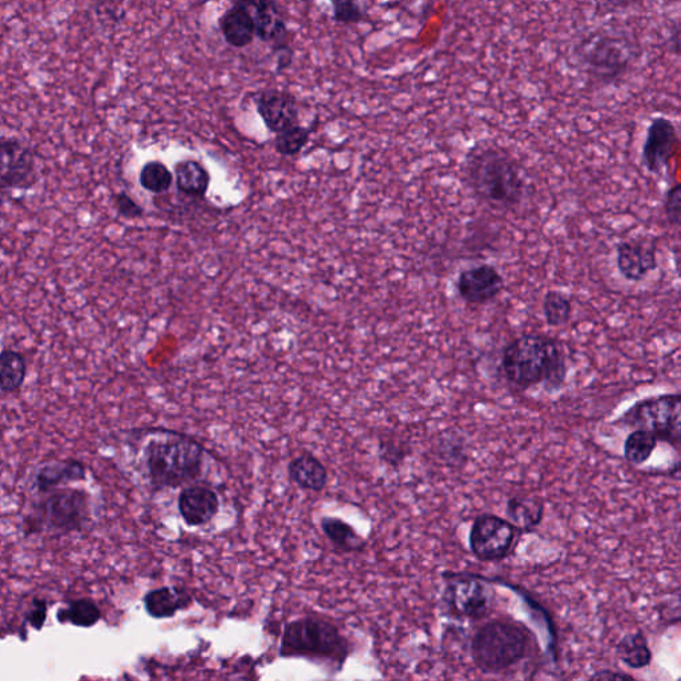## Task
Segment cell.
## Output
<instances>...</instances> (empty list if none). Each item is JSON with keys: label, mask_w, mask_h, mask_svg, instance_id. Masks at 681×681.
I'll list each match as a JSON object with an SVG mask.
<instances>
[{"label": "cell", "mask_w": 681, "mask_h": 681, "mask_svg": "<svg viewBox=\"0 0 681 681\" xmlns=\"http://www.w3.org/2000/svg\"><path fill=\"white\" fill-rule=\"evenodd\" d=\"M668 2H678V0H668Z\"/></svg>", "instance_id": "38"}, {"label": "cell", "mask_w": 681, "mask_h": 681, "mask_svg": "<svg viewBox=\"0 0 681 681\" xmlns=\"http://www.w3.org/2000/svg\"><path fill=\"white\" fill-rule=\"evenodd\" d=\"M490 588L477 576H454L445 590V602L458 618L478 619L490 611Z\"/></svg>", "instance_id": "12"}, {"label": "cell", "mask_w": 681, "mask_h": 681, "mask_svg": "<svg viewBox=\"0 0 681 681\" xmlns=\"http://www.w3.org/2000/svg\"><path fill=\"white\" fill-rule=\"evenodd\" d=\"M599 11L612 14V12H624L635 10L642 6L643 0H595Z\"/></svg>", "instance_id": "35"}, {"label": "cell", "mask_w": 681, "mask_h": 681, "mask_svg": "<svg viewBox=\"0 0 681 681\" xmlns=\"http://www.w3.org/2000/svg\"><path fill=\"white\" fill-rule=\"evenodd\" d=\"M679 147V134L672 120L658 116L647 128L642 148V164L648 173L662 176L670 169L672 157Z\"/></svg>", "instance_id": "11"}, {"label": "cell", "mask_w": 681, "mask_h": 681, "mask_svg": "<svg viewBox=\"0 0 681 681\" xmlns=\"http://www.w3.org/2000/svg\"><path fill=\"white\" fill-rule=\"evenodd\" d=\"M255 103L265 126L273 134H281L300 122L297 100L289 92L269 88L256 95Z\"/></svg>", "instance_id": "15"}, {"label": "cell", "mask_w": 681, "mask_h": 681, "mask_svg": "<svg viewBox=\"0 0 681 681\" xmlns=\"http://www.w3.org/2000/svg\"><path fill=\"white\" fill-rule=\"evenodd\" d=\"M176 187L184 195H207L211 176L204 165L196 160H181L175 165Z\"/></svg>", "instance_id": "22"}, {"label": "cell", "mask_w": 681, "mask_h": 681, "mask_svg": "<svg viewBox=\"0 0 681 681\" xmlns=\"http://www.w3.org/2000/svg\"><path fill=\"white\" fill-rule=\"evenodd\" d=\"M459 298L466 304L485 305L494 301L505 289V278L491 264L465 268L455 280Z\"/></svg>", "instance_id": "14"}, {"label": "cell", "mask_w": 681, "mask_h": 681, "mask_svg": "<svg viewBox=\"0 0 681 681\" xmlns=\"http://www.w3.org/2000/svg\"><path fill=\"white\" fill-rule=\"evenodd\" d=\"M144 610L153 619L173 618L179 611L189 608L192 595L183 587H160L144 595Z\"/></svg>", "instance_id": "19"}, {"label": "cell", "mask_w": 681, "mask_h": 681, "mask_svg": "<svg viewBox=\"0 0 681 681\" xmlns=\"http://www.w3.org/2000/svg\"><path fill=\"white\" fill-rule=\"evenodd\" d=\"M321 529L325 537L338 550L357 552L364 550L366 542L354 531L353 527L340 518L326 517L321 521Z\"/></svg>", "instance_id": "24"}, {"label": "cell", "mask_w": 681, "mask_h": 681, "mask_svg": "<svg viewBox=\"0 0 681 681\" xmlns=\"http://www.w3.org/2000/svg\"><path fill=\"white\" fill-rule=\"evenodd\" d=\"M289 478L302 490L320 491L328 485V470L320 459L310 454H302L292 459L288 466Z\"/></svg>", "instance_id": "21"}, {"label": "cell", "mask_w": 681, "mask_h": 681, "mask_svg": "<svg viewBox=\"0 0 681 681\" xmlns=\"http://www.w3.org/2000/svg\"><path fill=\"white\" fill-rule=\"evenodd\" d=\"M27 360L14 349L0 352V392L12 394L22 389L27 377Z\"/></svg>", "instance_id": "23"}, {"label": "cell", "mask_w": 681, "mask_h": 681, "mask_svg": "<svg viewBox=\"0 0 681 681\" xmlns=\"http://www.w3.org/2000/svg\"><path fill=\"white\" fill-rule=\"evenodd\" d=\"M114 204L116 211L124 219L135 220L140 219L144 215V209L137 204L134 199L126 192L116 193L114 196Z\"/></svg>", "instance_id": "34"}, {"label": "cell", "mask_w": 681, "mask_h": 681, "mask_svg": "<svg viewBox=\"0 0 681 681\" xmlns=\"http://www.w3.org/2000/svg\"><path fill=\"white\" fill-rule=\"evenodd\" d=\"M574 55L588 78L600 86H614L634 70L642 48L630 32L603 28L580 39Z\"/></svg>", "instance_id": "3"}, {"label": "cell", "mask_w": 681, "mask_h": 681, "mask_svg": "<svg viewBox=\"0 0 681 681\" xmlns=\"http://www.w3.org/2000/svg\"><path fill=\"white\" fill-rule=\"evenodd\" d=\"M658 445V438L647 430L636 429L624 443V455L634 465H642L650 459Z\"/></svg>", "instance_id": "29"}, {"label": "cell", "mask_w": 681, "mask_h": 681, "mask_svg": "<svg viewBox=\"0 0 681 681\" xmlns=\"http://www.w3.org/2000/svg\"><path fill=\"white\" fill-rule=\"evenodd\" d=\"M205 449L196 439L165 431L144 450L145 473L153 490L176 489L203 475Z\"/></svg>", "instance_id": "4"}, {"label": "cell", "mask_w": 681, "mask_h": 681, "mask_svg": "<svg viewBox=\"0 0 681 681\" xmlns=\"http://www.w3.org/2000/svg\"><path fill=\"white\" fill-rule=\"evenodd\" d=\"M542 309L546 324L554 328L567 325L574 310L570 298L559 290H548L543 298Z\"/></svg>", "instance_id": "26"}, {"label": "cell", "mask_w": 681, "mask_h": 681, "mask_svg": "<svg viewBox=\"0 0 681 681\" xmlns=\"http://www.w3.org/2000/svg\"><path fill=\"white\" fill-rule=\"evenodd\" d=\"M236 3L251 15L256 38L273 44L276 50H285L288 26L280 6L274 0H236Z\"/></svg>", "instance_id": "16"}, {"label": "cell", "mask_w": 681, "mask_h": 681, "mask_svg": "<svg viewBox=\"0 0 681 681\" xmlns=\"http://www.w3.org/2000/svg\"><path fill=\"white\" fill-rule=\"evenodd\" d=\"M91 519V498L84 490L60 487L36 503L26 519L27 533L71 534L86 527Z\"/></svg>", "instance_id": "6"}, {"label": "cell", "mask_w": 681, "mask_h": 681, "mask_svg": "<svg viewBox=\"0 0 681 681\" xmlns=\"http://www.w3.org/2000/svg\"><path fill=\"white\" fill-rule=\"evenodd\" d=\"M220 31L225 42L235 48L248 47L256 38L255 23L249 12L240 4H233L220 19Z\"/></svg>", "instance_id": "20"}, {"label": "cell", "mask_w": 681, "mask_h": 681, "mask_svg": "<svg viewBox=\"0 0 681 681\" xmlns=\"http://www.w3.org/2000/svg\"><path fill=\"white\" fill-rule=\"evenodd\" d=\"M139 181L141 188L145 191L153 193V195H161L169 191L172 187L173 175L169 171L167 165L161 161H148L141 168Z\"/></svg>", "instance_id": "28"}, {"label": "cell", "mask_w": 681, "mask_h": 681, "mask_svg": "<svg viewBox=\"0 0 681 681\" xmlns=\"http://www.w3.org/2000/svg\"><path fill=\"white\" fill-rule=\"evenodd\" d=\"M543 507L541 502L531 499L513 498L507 505V515L513 522L525 529L537 526L541 522Z\"/></svg>", "instance_id": "30"}, {"label": "cell", "mask_w": 681, "mask_h": 681, "mask_svg": "<svg viewBox=\"0 0 681 681\" xmlns=\"http://www.w3.org/2000/svg\"><path fill=\"white\" fill-rule=\"evenodd\" d=\"M330 3L333 7V18L338 23L354 24L364 18L357 0H330Z\"/></svg>", "instance_id": "32"}, {"label": "cell", "mask_w": 681, "mask_h": 681, "mask_svg": "<svg viewBox=\"0 0 681 681\" xmlns=\"http://www.w3.org/2000/svg\"><path fill=\"white\" fill-rule=\"evenodd\" d=\"M463 171L474 195L493 208L511 211L526 197L522 165L505 149L475 145L467 153Z\"/></svg>", "instance_id": "2"}, {"label": "cell", "mask_w": 681, "mask_h": 681, "mask_svg": "<svg viewBox=\"0 0 681 681\" xmlns=\"http://www.w3.org/2000/svg\"><path fill=\"white\" fill-rule=\"evenodd\" d=\"M219 497L205 486H188L181 490L177 509L185 525L200 527L208 525L219 513Z\"/></svg>", "instance_id": "17"}, {"label": "cell", "mask_w": 681, "mask_h": 681, "mask_svg": "<svg viewBox=\"0 0 681 681\" xmlns=\"http://www.w3.org/2000/svg\"><path fill=\"white\" fill-rule=\"evenodd\" d=\"M58 620L62 624L70 623L76 627L91 628L102 619V611L90 599H76L58 611Z\"/></svg>", "instance_id": "25"}, {"label": "cell", "mask_w": 681, "mask_h": 681, "mask_svg": "<svg viewBox=\"0 0 681 681\" xmlns=\"http://www.w3.org/2000/svg\"><path fill=\"white\" fill-rule=\"evenodd\" d=\"M664 215L671 227L679 228L681 221V185L668 188L664 197Z\"/></svg>", "instance_id": "33"}, {"label": "cell", "mask_w": 681, "mask_h": 681, "mask_svg": "<svg viewBox=\"0 0 681 681\" xmlns=\"http://www.w3.org/2000/svg\"><path fill=\"white\" fill-rule=\"evenodd\" d=\"M530 644V635L525 628L517 624L491 622L475 634L471 655L483 672H501L525 659Z\"/></svg>", "instance_id": "7"}, {"label": "cell", "mask_w": 681, "mask_h": 681, "mask_svg": "<svg viewBox=\"0 0 681 681\" xmlns=\"http://www.w3.org/2000/svg\"><path fill=\"white\" fill-rule=\"evenodd\" d=\"M39 180L34 152L12 137H0V192L28 191Z\"/></svg>", "instance_id": "9"}, {"label": "cell", "mask_w": 681, "mask_h": 681, "mask_svg": "<svg viewBox=\"0 0 681 681\" xmlns=\"http://www.w3.org/2000/svg\"><path fill=\"white\" fill-rule=\"evenodd\" d=\"M592 679H599V680H632V676L627 675V674H620V672H612V671H602L598 672V674H595L592 676Z\"/></svg>", "instance_id": "37"}, {"label": "cell", "mask_w": 681, "mask_h": 681, "mask_svg": "<svg viewBox=\"0 0 681 681\" xmlns=\"http://www.w3.org/2000/svg\"><path fill=\"white\" fill-rule=\"evenodd\" d=\"M86 478V466L75 459L44 463L35 473L34 486L40 494L66 487Z\"/></svg>", "instance_id": "18"}, {"label": "cell", "mask_w": 681, "mask_h": 681, "mask_svg": "<svg viewBox=\"0 0 681 681\" xmlns=\"http://www.w3.org/2000/svg\"><path fill=\"white\" fill-rule=\"evenodd\" d=\"M619 658L631 668L647 667L651 662V651L642 632L627 636L618 644Z\"/></svg>", "instance_id": "27"}, {"label": "cell", "mask_w": 681, "mask_h": 681, "mask_svg": "<svg viewBox=\"0 0 681 681\" xmlns=\"http://www.w3.org/2000/svg\"><path fill=\"white\" fill-rule=\"evenodd\" d=\"M514 525L495 515H482L474 522L470 533L471 551L478 559L498 560L505 558L515 539Z\"/></svg>", "instance_id": "10"}, {"label": "cell", "mask_w": 681, "mask_h": 681, "mask_svg": "<svg viewBox=\"0 0 681 681\" xmlns=\"http://www.w3.org/2000/svg\"><path fill=\"white\" fill-rule=\"evenodd\" d=\"M309 139L310 130L298 124L296 127L277 134L276 140H274V147L282 156H294L304 149Z\"/></svg>", "instance_id": "31"}, {"label": "cell", "mask_w": 681, "mask_h": 681, "mask_svg": "<svg viewBox=\"0 0 681 681\" xmlns=\"http://www.w3.org/2000/svg\"><path fill=\"white\" fill-rule=\"evenodd\" d=\"M36 603H38V606H36L34 610L28 612L27 618L30 620V623L36 628V630H40V627L43 626L44 620H46L47 604L46 602Z\"/></svg>", "instance_id": "36"}, {"label": "cell", "mask_w": 681, "mask_h": 681, "mask_svg": "<svg viewBox=\"0 0 681 681\" xmlns=\"http://www.w3.org/2000/svg\"><path fill=\"white\" fill-rule=\"evenodd\" d=\"M350 644L328 620L301 618L286 624L282 634L281 658L328 660L340 671L349 658Z\"/></svg>", "instance_id": "5"}, {"label": "cell", "mask_w": 681, "mask_h": 681, "mask_svg": "<svg viewBox=\"0 0 681 681\" xmlns=\"http://www.w3.org/2000/svg\"><path fill=\"white\" fill-rule=\"evenodd\" d=\"M659 267L658 245L647 237H632L616 245V268L626 281L646 280Z\"/></svg>", "instance_id": "13"}, {"label": "cell", "mask_w": 681, "mask_h": 681, "mask_svg": "<svg viewBox=\"0 0 681 681\" xmlns=\"http://www.w3.org/2000/svg\"><path fill=\"white\" fill-rule=\"evenodd\" d=\"M501 370L517 388L545 385L547 389L558 390L567 377L566 350L562 342L546 334H521L503 348Z\"/></svg>", "instance_id": "1"}, {"label": "cell", "mask_w": 681, "mask_h": 681, "mask_svg": "<svg viewBox=\"0 0 681 681\" xmlns=\"http://www.w3.org/2000/svg\"><path fill=\"white\" fill-rule=\"evenodd\" d=\"M680 394H663L638 402L624 421L668 442L680 441Z\"/></svg>", "instance_id": "8"}]
</instances>
